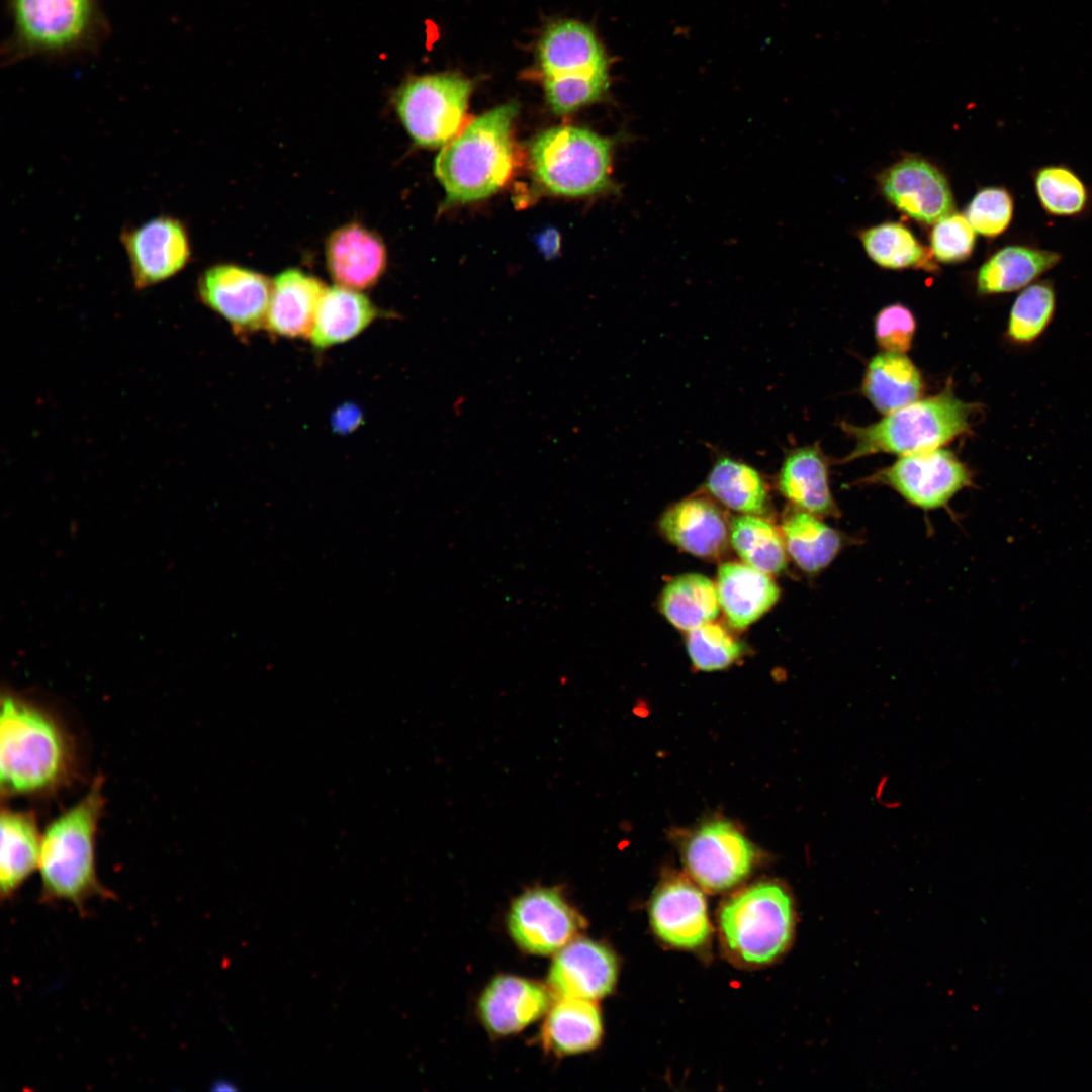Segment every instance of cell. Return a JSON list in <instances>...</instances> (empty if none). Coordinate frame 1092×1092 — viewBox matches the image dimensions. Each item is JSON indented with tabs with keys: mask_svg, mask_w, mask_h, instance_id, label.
<instances>
[{
	"mask_svg": "<svg viewBox=\"0 0 1092 1092\" xmlns=\"http://www.w3.org/2000/svg\"><path fill=\"white\" fill-rule=\"evenodd\" d=\"M2 798H48L79 777L75 739L47 705L12 689L1 693Z\"/></svg>",
	"mask_w": 1092,
	"mask_h": 1092,
	"instance_id": "1",
	"label": "cell"
},
{
	"mask_svg": "<svg viewBox=\"0 0 1092 1092\" xmlns=\"http://www.w3.org/2000/svg\"><path fill=\"white\" fill-rule=\"evenodd\" d=\"M519 105L510 101L469 121L438 154L434 171L445 206L479 201L503 188L521 155L514 135Z\"/></svg>",
	"mask_w": 1092,
	"mask_h": 1092,
	"instance_id": "2",
	"label": "cell"
},
{
	"mask_svg": "<svg viewBox=\"0 0 1092 1092\" xmlns=\"http://www.w3.org/2000/svg\"><path fill=\"white\" fill-rule=\"evenodd\" d=\"M103 783L104 778L96 776L86 794L46 827L38 864L41 902L65 901L82 912L90 899L114 896L100 882L95 862Z\"/></svg>",
	"mask_w": 1092,
	"mask_h": 1092,
	"instance_id": "3",
	"label": "cell"
},
{
	"mask_svg": "<svg viewBox=\"0 0 1092 1092\" xmlns=\"http://www.w3.org/2000/svg\"><path fill=\"white\" fill-rule=\"evenodd\" d=\"M11 23L1 65L90 57L110 32L100 0H5Z\"/></svg>",
	"mask_w": 1092,
	"mask_h": 1092,
	"instance_id": "4",
	"label": "cell"
},
{
	"mask_svg": "<svg viewBox=\"0 0 1092 1092\" xmlns=\"http://www.w3.org/2000/svg\"><path fill=\"white\" fill-rule=\"evenodd\" d=\"M978 404L963 401L951 387L924 399H917L866 427L843 424L854 440L845 458L851 461L876 453L900 456L939 448L971 428Z\"/></svg>",
	"mask_w": 1092,
	"mask_h": 1092,
	"instance_id": "5",
	"label": "cell"
},
{
	"mask_svg": "<svg viewBox=\"0 0 1092 1092\" xmlns=\"http://www.w3.org/2000/svg\"><path fill=\"white\" fill-rule=\"evenodd\" d=\"M616 140L586 128L557 126L539 133L530 144L533 178L546 192L585 197L615 188L612 157Z\"/></svg>",
	"mask_w": 1092,
	"mask_h": 1092,
	"instance_id": "6",
	"label": "cell"
},
{
	"mask_svg": "<svg viewBox=\"0 0 1092 1092\" xmlns=\"http://www.w3.org/2000/svg\"><path fill=\"white\" fill-rule=\"evenodd\" d=\"M722 937L732 953L750 964L774 961L789 946L794 910L789 893L758 883L731 897L720 912Z\"/></svg>",
	"mask_w": 1092,
	"mask_h": 1092,
	"instance_id": "7",
	"label": "cell"
},
{
	"mask_svg": "<svg viewBox=\"0 0 1092 1092\" xmlns=\"http://www.w3.org/2000/svg\"><path fill=\"white\" fill-rule=\"evenodd\" d=\"M470 80L456 73L407 79L393 97L396 113L413 142L422 148L444 147L468 123Z\"/></svg>",
	"mask_w": 1092,
	"mask_h": 1092,
	"instance_id": "8",
	"label": "cell"
},
{
	"mask_svg": "<svg viewBox=\"0 0 1092 1092\" xmlns=\"http://www.w3.org/2000/svg\"><path fill=\"white\" fill-rule=\"evenodd\" d=\"M273 281L233 263H217L197 278L196 296L220 315L239 337L266 327Z\"/></svg>",
	"mask_w": 1092,
	"mask_h": 1092,
	"instance_id": "9",
	"label": "cell"
},
{
	"mask_svg": "<svg viewBox=\"0 0 1092 1092\" xmlns=\"http://www.w3.org/2000/svg\"><path fill=\"white\" fill-rule=\"evenodd\" d=\"M120 242L138 291L178 275L192 260L189 230L184 220L171 214L123 228Z\"/></svg>",
	"mask_w": 1092,
	"mask_h": 1092,
	"instance_id": "10",
	"label": "cell"
},
{
	"mask_svg": "<svg viewBox=\"0 0 1092 1092\" xmlns=\"http://www.w3.org/2000/svg\"><path fill=\"white\" fill-rule=\"evenodd\" d=\"M869 480L893 488L908 503L926 511L945 507L959 491L973 484L970 469L952 452L940 448L901 456Z\"/></svg>",
	"mask_w": 1092,
	"mask_h": 1092,
	"instance_id": "11",
	"label": "cell"
},
{
	"mask_svg": "<svg viewBox=\"0 0 1092 1092\" xmlns=\"http://www.w3.org/2000/svg\"><path fill=\"white\" fill-rule=\"evenodd\" d=\"M507 922L516 944L539 956L560 950L585 925L558 887L542 886L524 891L513 901Z\"/></svg>",
	"mask_w": 1092,
	"mask_h": 1092,
	"instance_id": "12",
	"label": "cell"
},
{
	"mask_svg": "<svg viewBox=\"0 0 1092 1092\" xmlns=\"http://www.w3.org/2000/svg\"><path fill=\"white\" fill-rule=\"evenodd\" d=\"M754 849L731 824L711 822L689 839L684 861L689 875L703 889L721 892L732 888L750 872Z\"/></svg>",
	"mask_w": 1092,
	"mask_h": 1092,
	"instance_id": "13",
	"label": "cell"
},
{
	"mask_svg": "<svg viewBox=\"0 0 1092 1092\" xmlns=\"http://www.w3.org/2000/svg\"><path fill=\"white\" fill-rule=\"evenodd\" d=\"M885 198L912 219L932 224L953 212L954 200L943 173L930 162L907 157L878 177Z\"/></svg>",
	"mask_w": 1092,
	"mask_h": 1092,
	"instance_id": "14",
	"label": "cell"
},
{
	"mask_svg": "<svg viewBox=\"0 0 1092 1092\" xmlns=\"http://www.w3.org/2000/svg\"><path fill=\"white\" fill-rule=\"evenodd\" d=\"M614 953L600 942L578 938L558 950L548 975L557 998L597 1000L610 994L617 979Z\"/></svg>",
	"mask_w": 1092,
	"mask_h": 1092,
	"instance_id": "15",
	"label": "cell"
},
{
	"mask_svg": "<svg viewBox=\"0 0 1092 1092\" xmlns=\"http://www.w3.org/2000/svg\"><path fill=\"white\" fill-rule=\"evenodd\" d=\"M649 913L657 936L672 946L696 948L710 935L706 899L682 878H672L657 889Z\"/></svg>",
	"mask_w": 1092,
	"mask_h": 1092,
	"instance_id": "16",
	"label": "cell"
},
{
	"mask_svg": "<svg viewBox=\"0 0 1092 1092\" xmlns=\"http://www.w3.org/2000/svg\"><path fill=\"white\" fill-rule=\"evenodd\" d=\"M325 258L337 285L355 290L375 285L387 266V251L381 237L358 222L344 224L331 233L325 244Z\"/></svg>",
	"mask_w": 1092,
	"mask_h": 1092,
	"instance_id": "17",
	"label": "cell"
},
{
	"mask_svg": "<svg viewBox=\"0 0 1092 1092\" xmlns=\"http://www.w3.org/2000/svg\"><path fill=\"white\" fill-rule=\"evenodd\" d=\"M549 991L540 983L512 975L495 977L478 1000V1015L486 1029L505 1036L521 1031L548 1009Z\"/></svg>",
	"mask_w": 1092,
	"mask_h": 1092,
	"instance_id": "18",
	"label": "cell"
},
{
	"mask_svg": "<svg viewBox=\"0 0 1092 1092\" xmlns=\"http://www.w3.org/2000/svg\"><path fill=\"white\" fill-rule=\"evenodd\" d=\"M542 77L609 73L607 55L585 24L563 20L549 26L538 44Z\"/></svg>",
	"mask_w": 1092,
	"mask_h": 1092,
	"instance_id": "19",
	"label": "cell"
},
{
	"mask_svg": "<svg viewBox=\"0 0 1092 1092\" xmlns=\"http://www.w3.org/2000/svg\"><path fill=\"white\" fill-rule=\"evenodd\" d=\"M325 284L298 269H287L273 281L266 328L275 336L310 338Z\"/></svg>",
	"mask_w": 1092,
	"mask_h": 1092,
	"instance_id": "20",
	"label": "cell"
},
{
	"mask_svg": "<svg viewBox=\"0 0 1092 1092\" xmlns=\"http://www.w3.org/2000/svg\"><path fill=\"white\" fill-rule=\"evenodd\" d=\"M781 493L795 507L819 517H839L828 480L827 460L818 445L791 450L778 474Z\"/></svg>",
	"mask_w": 1092,
	"mask_h": 1092,
	"instance_id": "21",
	"label": "cell"
},
{
	"mask_svg": "<svg viewBox=\"0 0 1092 1092\" xmlns=\"http://www.w3.org/2000/svg\"><path fill=\"white\" fill-rule=\"evenodd\" d=\"M663 535L682 550L714 557L727 544V524L718 507L703 497H691L671 506L662 516Z\"/></svg>",
	"mask_w": 1092,
	"mask_h": 1092,
	"instance_id": "22",
	"label": "cell"
},
{
	"mask_svg": "<svg viewBox=\"0 0 1092 1092\" xmlns=\"http://www.w3.org/2000/svg\"><path fill=\"white\" fill-rule=\"evenodd\" d=\"M0 828V893L6 900L38 869L42 834L32 811L9 807H2Z\"/></svg>",
	"mask_w": 1092,
	"mask_h": 1092,
	"instance_id": "23",
	"label": "cell"
},
{
	"mask_svg": "<svg viewBox=\"0 0 1092 1092\" xmlns=\"http://www.w3.org/2000/svg\"><path fill=\"white\" fill-rule=\"evenodd\" d=\"M717 590L728 622L737 629L759 619L780 596L779 587L766 573L735 562L719 568Z\"/></svg>",
	"mask_w": 1092,
	"mask_h": 1092,
	"instance_id": "24",
	"label": "cell"
},
{
	"mask_svg": "<svg viewBox=\"0 0 1092 1092\" xmlns=\"http://www.w3.org/2000/svg\"><path fill=\"white\" fill-rule=\"evenodd\" d=\"M379 316L380 310L359 290L327 287L309 340L316 349H327L357 337Z\"/></svg>",
	"mask_w": 1092,
	"mask_h": 1092,
	"instance_id": "25",
	"label": "cell"
},
{
	"mask_svg": "<svg viewBox=\"0 0 1092 1092\" xmlns=\"http://www.w3.org/2000/svg\"><path fill=\"white\" fill-rule=\"evenodd\" d=\"M1060 261L1057 252L1009 245L995 252L979 269L977 289L985 295L1021 290Z\"/></svg>",
	"mask_w": 1092,
	"mask_h": 1092,
	"instance_id": "26",
	"label": "cell"
},
{
	"mask_svg": "<svg viewBox=\"0 0 1092 1092\" xmlns=\"http://www.w3.org/2000/svg\"><path fill=\"white\" fill-rule=\"evenodd\" d=\"M603 1034L600 1010L594 1000L558 998L542 1027V1042L556 1055H574L596 1048Z\"/></svg>",
	"mask_w": 1092,
	"mask_h": 1092,
	"instance_id": "27",
	"label": "cell"
},
{
	"mask_svg": "<svg viewBox=\"0 0 1092 1092\" xmlns=\"http://www.w3.org/2000/svg\"><path fill=\"white\" fill-rule=\"evenodd\" d=\"M821 517L795 506L783 519L786 548L804 572L815 574L825 569L839 554L845 538Z\"/></svg>",
	"mask_w": 1092,
	"mask_h": 1092,
	"instance_id": "28",
	"label": "cell"
},
{
	"mask_svg": "<svg viewBox=\"0 0 1092 1092\" xmlns=\"http://www.w3.org/2000/svg\"><path fill=\"white\" fill-rule=\"evenodd\" d=\"M861 388L879 412L890 414L917 400L923 381L905 353L884 351L869 362Z\"/></svg>",
	"mask_w": 1092,
	"mask_h": 1092,
	"instance_id": "29",
	"label": "cell"
},
{
	"mask_svg": "<svg viewBox=\"0 0 1092 1092\" xmlns=\"http://www.w3.org/2000/svg\"><path fill=\"white\" fill-rule=\"evenodd\" d=\"M706 489L726 507L747 515L764 512L767 488L760 473L747 463L720 456L712 466Z\"/></svg>",
	"mask_w": 1092,
	"mask_h": 1092,
	"instance_id": "30",
	"label": "cell"
},
{
	"mask_svg": "<svg viewBox=\"0 0 1092 1092\" xmlns=\"http://www.w3.org/2000/svg\"><path fill=\"white\" fill-rule=\"evenodd\" d=\"M660 606L672 625L691 631L718 616L720 601L718 590L709 578L685 574L664 587Z\"/></svg>",
	"mask_w": 1092,
	"mask_h": 1092,
	"instance_id": "31",
	"label": "cell"
},
{
	"mask_svg": "<svg viewBox=\"0 0 1092 1092\" xmlns=\"http://www.w3.org/2000/svg\"><path fill=\"white\" fill-rule=\"evenodd\" d=\"M730 539L747 565L770 574L786 568L785 540L766 520L747 514L735 517L730 526Z\"/></svg>",
	"mask_w": 1092,
	"mask_h": 1092,
	"instance_id": "32",
	"label": "cell"
},
{
	"mask_svg": "<svg viewBox=\"0 0 1092 1092\" xmlns=\"http://www.w3.org/2000/svg\"><path fill=\"white\" fill-rule=\"evenodd\" d=\"M868 256L889 269L922 268L932 270V255L913 233L899 222H884L860 233Z\"/></svg>",
	"mask_w": 1092,
	"mask_h": 1092,
	"instance_id": "33",
	"label": "cell"
},
{
	"mask_svg": "<svg viewBox=\"0 0 1092 1092\" xmlns=\"http://www.w3.org/2000/svg\"><path fill=\"white\" fill-rule=\"evenodd\" d=\"M1056 306V291L1050 282H1033L1023 288L1010 309L1006 329L1008 339L1020 346L1033 344L1051 325Z\"/></svg>",
	"mask_w": 1092,
	"mask_h": 1092,
	"instance_id": "34",
	"label": "cell"
},
{
	"mask_svg": "<svg viewBox=\"0 0 1092 1092\" xmlns=\"http://www.w3.org/2000/svg\"><path fill=\"white\" fill-rule=\"evenodd\" d=\"M1034 187L1042 208L1053 215H1076L1087 204L1085 184L1075 172L1064 166L1051 165L1037 170Z\"/></svg>",
	"mask_w": 1092,
	"mask_h": 1092,
	"instance_id": "35",
	"label": "cell"
},
{
	"mask_svg": "<svg viewBox=\"0 0 1092 1092\" xmlns=\"http://www.w3.org/2000/svg\"><path fill=\"white\" fill-rule=\"evenodd\" d=\"M546 99L556 114H568L600 101L609 88V73L542 77Z\"/></svg>",
	"mask_w": 1092,
	"mask_h": 1092,
	"instance_id": "36",
	"label": "cell"
},
{
	"mask_svg": "<svg viewBox=\"0 0 1092 1092\" xmlns=\"http://www.w3.org/2000/svg\"><path fill=\"white\" fill-rule=\"evenodd\" d=\"M687 648L700 670L724 669L743 652V645L719 624L706 623L690 631Z\"/></svg>",
	"mask_w": 1092,
	"mask_h": 1092,
	"instance_id": "37",
	"label": "cell"
},
{
	"mask_svg": "<svg viewBox=\"0 0 1092 1092\" xmlns=\"http://www.w3.org/2000/svg\"><path fill=\"white\" fill-rule=\"evenodd\" d=\"M1013 211L1014 202L1010 193L1003 187L992 186L975 194L965 216L977 233L994 238L1008 229Z\"/></svg>",
	"mask_w": 1092,
	"mask_h": 1092,
	"instance_id": "38",
	"label": "cell"
},
{
	"mask_svg": "<svg viewBox=\"0 0 1092 1092\" xmlns=\"http://www.w3.org/2000/svg\"><path fill=\"white\" fill-rule=\"evenodd\" d=\"M976 243V231L967 217L951 212L935 222L930 234L931 254L940 262L968 259Z\"/></svg>",
	"mask_w": 1092,
	"mask_h": 1092,
	"instance_id": "39",
	"label": "cell"
},
{
	"mask_svg": "<svg viewBox=\"0 0 1092 1092\" xmlns=\"http://www.w3.org/2000/svg\"><path fill=\"white\" fill-rule=\"evenodd\" d=\"M915 328L912 312L900 303L882 308L875 317V338L885 351L906 353L911 347Z\"/></svg>",
	"mask_w": 1092,
	"mask_h": 1092,
	"instance_id": "40",
	"label": "cell"
},
{
	"mask_svg": "<svg viewBox=\"0 0 1092 1092\" xmlns=\"http://www.w3.org/2000/svg\"><path fill=\"white\" fill-rule=\"evenodd\" d=\"M363 421L362 412L353 403L340 405L332 415V428L339 434H348Z\"/></svg>",
	"mask_w": 1092,
	"mask_h": 1092,
	"instance_id": "41",
	"label": "cell"
},
{
	"mask_svg": "<svg viewBox=\"0 0 1092 1092\" xmlns=\"http://www.w3.org/2000/svg\"><path fill=\"white\" fill-rule=\"evenodd\" d=\"M539 251L547 259L556 257L560 250L561 240L559 233L552 228L543 230L535 239Z\"/></svg>",
	"mask_w": 1092,
	"mask_h": 1092,
	"instance_id": "42",
	"label": "cell"
},
{
	"mask_svg": "<svg viewBox=\"0 0 1092 1092\" xmlns=\"http://www.w3.org/2000/svg\"><path fill=\"white\" fill-rule=\"evenodd\" d=\"M215 1089H216V1090H226V1091H230V1090H237V1087H236V1085H234V1083H231V1082H229V1081H218V1082H217V1083L215 1084Z\"/></svg>",
	"mask_w": 1092,
	"mask_h": 1092,
	"instance_id": "43",
	"label": "cell"
}]
</instances>
